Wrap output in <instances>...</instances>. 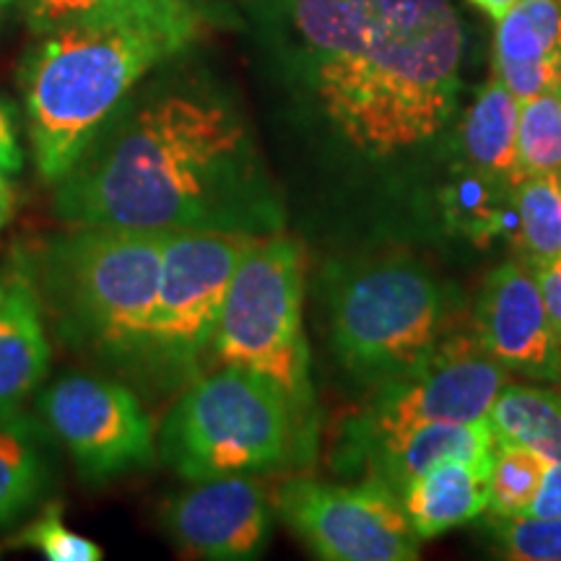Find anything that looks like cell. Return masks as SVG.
I'll use <instances>...</instances> for the list:
<instances>
[{
	"label": "cell",
	"mask_w": 561,
	"mask_h": 561,
	"mask_svg": "<svg viewBox=\"0 0 561 561\" xmlns=\"http://www.w3.org/2000/svg\"><path fill=\"white\" fill-rule=\"evenodd\" d=\"M55 214L68 227L255 237L280 224L248 125L227 102L195 91H164L117 110L55 182Z\"/></svg>",
	"instance_id": "6da1fadb"
},
{
	"label": "cell",
	"mask_w": 561,
	"mask_h": 561,
	"mask_svg": "<svg viewBox=\"0 0 561 561\" xmlns=\"http://www.w3.org/2000/svg\"><path fill=\"white\" fill-rule=\"evenodd\" d=\"M305 73L348 149L392 159L455 110L462 24L450 0H291Z\"/></svg>",
	"instance_id": "7a4b0ae2"
},
{
	"label": "cell",
	"mask_w": 561,
	"mask_h": 561,
	"mask_svg": "<svg viewBox=\"0 0 561 561\" xmlns=\"http://www.w3.org/2000/svg\"><path fill=\"white\" fill-rule=\"evenodd\" d=\"M203 30L198 0H110L37 32L21 83L39 178L55 185L133 89Z\"/></svg>",
	"instance_id": "3957f363"
},
{
	"label": "cell",
	"mask_w": 561,
	"mask_h": 561,
	"mask_svg": "<svg viewBox=\"0 0 561 561\" xmlns=\"http://www.w3.org/2000/svg\"><path fill=\"white\" fill-rule=\"evenodd\" d=\"M167 231L81 224L42 244L30 271L62 343L144 369Z\"/></svg>",
	"instance_id": "277c9868"
},
{
	"label": "cell",
	"mask_w": 561,
	"mask_h": 561,
	"mask_svg": "<svg viewBox=\"0 0 561 561\" xmlns=\"http://www.w3.org/2000/svg\"><path fill=\"white\" fill-rule=\"evenodd\" d=\"M297 413L276 385L237 367L198 377L161 424L157 450L185 481L261 473L289 462Z\"/></svg>",
	"instance_id": "5b68a950"
},
{
	"label": "cell",
	"mask_w": 561,
	"mask_h": 561,
	"mask_svg": "<svg viewBox=\"0 0 561 561\" xmlns=\"http://www.w3.org/2000/svg\"><path fill=\"white\" fill-rule=\"evenodd\" d=\"M305 268L286 237L265 234L237 265L210 351L221 367L263 377L284 392L297 416L312 409L310 346L305 335Z\"/></svg>",
	"instance_id": "8992f818"
},
{
	"label": "cell",
	"mask_w": 561,
	"mask_h": 561,
	"mask_svg": "<svg viewBox=\"0 0 561 561\" xmlns=\"http://www.w3.org/2000/svg\"><path fill=\"white\" fill-rule=\"evenodd\" d=\"M445 297L416 263L388 261L351 273L331 297V339L354 377L388 385L439 346Z\"/></svg>",
	"instance_id": "52a82bcc"
},
{
	"label": "cell",
	"mask_w": 561,
	"mask_h": 561,
	"mask_svg": "<svg viewBox=\"0 0 561 561\" xmlns=\"http://www.w3.org/2000/svg\"><path fill=\"white\" fill-rule=\"evenodd\" d=\"M257 240L242 231H167L146 371L164 385L198 371L231 276Z\"/></svg>",
	"instance_id": "ba28073f"
},
{
	"label": "cell",
	"mask_w": 561,
	"mask_h": 561,
	"mask_svg": "<svg viewBox=\"0 0 561 561\" xmlns=\"http://www.w3.org/2000/svg\"><path fill=\"white\" fill-rule=\"evenodd\" d=\"M286 525L325 561H413L421 538L401 496L382 481L339 486L294 479L278 491Z\"/></svg>",
	"instance_id": "9c48e42d"
},
{
	"label": "cell",
	"mask_w": 561,
	"mask_h": 561,
	"mask_svg": "<svg viewBox=\"0 0 561 561\" xmlns=\"http://www.w3.org/2000/svg\"><path fill=\"white\" fill-rule=\"evenodd\" d=\"M53 437L91 483L146 471L157 460V434L136 392L91 375H66L39 396Z\"/></svg>",
	"instance_id": "30bf717a"
},
{
	"label": "cell",
	"mask_w": 561,
	"mask_h": 561,
	"mask_svg": "<svg viewBox=\"0 0 561 561\" xmlns=\"http://www.w3.org/2000/svg\"><path fill=\"white\" fill-rule=\"evenodd\" d=\"M507 385L510 369L491 359L476 339L439 343L430 359L385 385L364 421L367 442L434 421L486 419Z\"/></svg>",
	"instance_id": "8fae6325"
},
{
	"label": "cell",
	"mask_w": 561,
	"mask_h": 561,
	"mask_svg": "<svg viewBox=\"0 0 561 561\" xmlns=\"http://www.w3.org/2000/svg\"><path fill=\"white\" fill-rule=\"evenodd\" d=\"M164 528L182 551L214 561L261 557L271 512L263 489L248 473L195 481L164 507Z\"/></svg>",
	"instance_id": "7c38bea8"
},
{
	"label": "cell",
	"mask_w": 561,
	"mask_h": 561,
	"mask_svg": "<svg viewBox=\"0 0 561 561\" xmlns=\"http://www.w3.org/2000/svg\"><path fill=\"white\" fill-rule=\"evenodd\" d=\"M476 343L502 367L530 377H557L561 343L533 271L504 263L483 280L476 301Z\"/></svg>",
	"instance_id": "4fadbf2b"
},
{
	"label": "cell",
	"mask_w": 561,
	"mask_h": 561,
	"mask_svg": "<svg viewBox=\"0 0 561 561\" xmlns=\"http://www.w3.org/2000/svg\"><path fill=\"white\" fill-rule=\"evenodd\" d=\"M496 439L489 419L481 421H434L413 430L369 442L375 481H382L398 496L403 489L445 460H468L489 468L494 460Z\"/></svg>",
	"instance_id": "5bb4252c"
},
{
	"label": "cell",
	"mask_w": 561,
	"mask_h": 561,
	"mask_svg": "<svg viewBox=\"0 0 561 561\" xmlns=\"http://www.w3.org/2000/svg\"><path fill=\"white\" fill-rule=\"evenodd\" d=\"M50 343L45 312L26 271L3 280L0 299V421L16 416L19 405L45 382Z\"/></svg>",
	"instance_id": "9a60e30c"
},
{
	"label": "cell",
	"mask_w": 561,
	"mask_h": 561,
	"mask_svg": "<svg viewBox=\"0 0 561 561\" xmlns=\"http://www.w3.org/2000/svg\"><path fill=\"white\" fill-rule=\"evenodd\" d=\"M405 517L421 541L473 523L489 510V468L445 460L413 479L401 494Z\"/></svg>",
	"instance_id": "2e32d148"
},
{
	"label": "cell",
	"mask_w": 561,
	"mask_h": 561,
	"mask_svg": "<svg viewBox=\"0 0 561 561\" xmlns=\"http://www.w3.org/2000/svg\"><path fill=\"white\" fill-rule=\"evenodd\" d=\"M517 117L520 102L491 76L462 115L458 144L466 164L517 185L525 174L517 161Z\"/></svg>",
	"instance_id": "e0dca14e"
},
{
	"label": "cell",
	"mask_w": 561,
	"mask_h": 561,
	"mask_svg": "<svg viewBox=\"0 0 561 561\" xmlns=\"http://www.w3.org/2000/svg\"><path fill=\"white\" fill-rule=\"evenodd\" d=\"M512 187L515 185L460 161L439 195L447 227L481 248L502 237H515L517 216Z\"/></svg>",
	"instance_id": "ac0fdd59"
},
{
	"label": "cell",
	"mask_w": 561,
	"mask_h": 561,
	"mask_svg": "<svg viewBox=\"0 0 561 561\" xmlns=\"http://www.w3.org/2000/svg\"><path fill=\"white\" fill-rule=\"evenodd\" d=\"M496 439L561 462V396L557 390L507 385L489 411Z\"/></svg>",
	"instance_id": "d6986e66"
},
{
	"label": "cell",
	"mask_w": 561,
	"mask_h": 561,
	"mask_svg": "<svg viewBox=\"0 0 561 561\" xmlns=\"http://www.w3.org/2000/svg\"><path fill=\"white\" fill-rule=\"evenodd\" d=\"M50 481L39 430L30 419L0 421V530L39 502Z\"/></svg>",
	"instance_id": "ffe728a7"
},
{
	"label": "cell",
	"mask_w": 561,
	"mask_h": 561,
	"mask_svg": "<svg viewBox=\"0 0 561 561\" xmlns=\"http://www.w3.org/2000/svg\"><path fill=\"white\" fill-rule=\"evenodd\" d=\"M523 263L536 268L561 255V185L557 174H525L512 187Z\"/></svg>",
	"instance_id": "44dd1931"
},
{
	"label": "cell",
	"mask_w": 561,
	"mask_h": 561,
	"mask_svg": "<svg viewBox=\"0 0 561 561\" xmlns=\"http://www.w3.org/2000/svg\"><path fill=\"white\" fill-rule=\"evenodd\" d=\"M561 45L559 0H515L496 19L494 58L510 62L551 60Z\"/></svg>",
	"instance_id": "7402d4cb"
},
{
	"label": "cell",
	"mask_w": 561,
	"mask_h": 561,
	"mask_svg": "<svg viewBox=\"0 0 561 561\" xmlns=\"http://www.w3.org/2000/svg\"><path fill=\"white\" fill-rule=\"evenodd\" d=\"M549 460L520 445H496L489 466V510L494 517H520L536 500Z\"/></svg>",
	"instance_id": "603a6c76"
},
{
	"label": "cell",
	"mask_w": 561,
	"mask_h": 561,
	"mask_svg": "<svg viewBox=\"0 0 561 561\" xmlns=\"http://www.w3.org/2000/svg\"><path fill=\"white\" fill-rule=\"evenodd\" d=\"M517 161L523 174H557L561 167V91L553 87L520 104Z\"/></svg>",
	"instance_id": "cb8c5ba5"
},
{
	"label": "cell",
	"mask_w": 561,
	"mask_h": 561,
	"mask_svg": "<svg viewBox=\"0 0 561 561\" xmlns=\"http://www.w3.org/2000/svg\"><path fill=\"white\" fill-rule=\"evenodd\" d=\"M11 546L21 549H34L50 561H100L104 551L100 543L89 541L87 536L68 528L62 520V510L58 502H50L42 515L34 517L30 525H24L16 536L11 538Z\"/></svg>",
	"instance_id": "d4e9b609"
},
{
	"label": "cell",
	"mask_w": 561,
	"mask_h": 561,
	"mask_svg": "<svg viewBox=\"0 0 561 561\" xmlns=\"http://www.w3.org/2000/svg\"><path fill=\"white\" fill-rule=\"evenodd\" d=\"M496 549L512 561H561V517H496Z\"/></svg>",
	"instance_id": "484cf974"
},
{
	"label": "cell",
	"mask_w": 561,
	"mask_h": 561,
	"mask_svg": "<svg viewBox=\"0 0 561 561\" xmlns=\"http://www.w3.org/2000/svg\"><path fill=\"white\" fill-rule=\"evenodd\" d=\"M494 76L500 79L517 102H528L533 96L553 89V68L551 60L538 62H510L494 58Z\"/></svg>",
	"instance_id": "4316f807"
},
{
	"label": "cell",
	"mask_w": 561,
	"mask_h": 561,
	"mask_svg": "<svg viewBox=\"0 0 561 561\" xmlns=\"http://www.w3.org/2000/svg\"><path fill=\"white\" fill-rule=\"evenodd\" d=\"M102 3H110V0H26V21H30L32 32H45L60 21L81 16Z\"/></svg>",
	"instance_id": "83f0119b"
},
{
	"label": "cell",
	"mask_w": 561,
	"mask_h": 561,
	"mask_svg": "<svg viewBox=\"0 0 561 561\" xmlns=\"http://www.w3.org/2000/svg\"><path fill=\"white\" fill-rule=\"evenodd\" d=\"M24 170V151H21L16 117H13L11 104L0 100V172L5 178H16Z\"/></svg>",
	"instance_id": "f1b7e54d"
},
{
	"label": "cell",
	"mask_w": 561,
	"mask_h": 561,
	"mask_svg": "<svg viewBox=\"0 0 561 561\" xmlns=\"http://www.w3.org/2000/svg\"><path fill=\"white\" fill-rule=\"evenodd\" d=\"M530 271L538 280V289H541V294H543L553 333H557V339L561 343V255L553 257V261L536 265V268H530Z\"/></svg>",
	"instance_id": "f546056e"
},
{
	"label": "cell",
	"mask_w": 561,
	"mask_h": 561,
	"mask_svg": "<svg viewBox=\"0 0 561 561\" xmlns=\"http://www.w3.org/2000/svg\"><path fill=\"white\" fill-rule=\"evenodd\" d=\"M525 515L530 517H561V462H549L546 466L543 481L538 486L536 500Z\"/></svg>",
	"instance_id": "4dcf8cb0"
},
{
	"label": "cell",
	"mask_w": 561,
	"mask_h": 561,
	"mask_svg": "<svg viewBox=\"0 0 561 561\" xmlns=\"http://www.w3.org/2000/svg\"><path fill=\"white\" fill-rule=\"evenodd\" d=\"M13 187H11V178H5L3 172H0V231L5 229V224L11 221L13 216Z\"/></svg>",
	"instance_id": "1f68e13d"
},
{
	"label": "cell",
	"mask_w": 561,
	"mask_h": 561,
	"mask_svg": "<svg viewBox=\"0 0 561 561\" xmlns=\"http://www.w3.org/2000/svg\"><path fill=\"white\" fill-rule=\"evenodd\" d=\"M471 3L481 5V9L486 11V13H491V16H494V19H500L502 13L507 11L512 3H515V0H471Z\"/></svg>",
	"instance_id": "d6a6232c"
},
{
	"label": "cell",
	"mask_w": 561,
	"mask_h": 561,
	"mask_svg": "<svg viewBox=\"0 0 561 561\" xmlns=\"http://www.w3.org/2000/svg\"><path fill=\"white\" fill-rule=\"evenodd\" d=\"M551 68H553V87L561 91V45L557 47V53L551 55Z\"/></svg>",
	"instance_id": "836d02e7"
},
{
	"label": "cell",
	"mask_w": 561,
	"mask_h": 561,
	"mask_svg": "<svg viewBox=\"0 0 561 561\" xmlns=\"http://www.w3.org/2000/svg\"><path fill=\"white\" fill-rule=\"evenodd\" d=\"M13 3H16V0H0V21H3V16H5V13H9V9H11Z\"/></svg>",
	"instance_id": "e575fe53"
},
{
	"label": "cell",
	"mask_w": 561,
	"mask_h": 561,
	"mask_svg": "<svg viewBox=\"0 0 561 561\" xmlns=\"http://www.w3.org/2000/svg\"><path fill=\"white\" fill-rule=\"evenodd\" d=\"M0 299H3V280H0Z\"/></svg>",
	"instance_id": "d590c367"
},
{
	"label": "cell",
	"mask_w": 561,
	"mask_h": 561,
	"mask_svg": "<svg viewBox=\"0 0 561 561\" xmlns=\"http://www.w3.org/2000/svg\"><path fill=\"white\" fill-rule=\"evenodd\" d=\"M557 180H559V185H561V167H559V172H557Z\"/></svg>",
	"instance_id": "8d00e7d4"
},
{
	"label": "cell",
	"mask_w": 561,
	"mask_h": 561,
	"mask_svg": "<svg viewBox=\"0 0 561 561\" xmlns=\"http://www.w3.org/2000/svg\"><path fill=\"white\" fill-rule=\"evenodd\" d=\"M559 5H561V0H559Z\"/></svg>",
	"instance_id": "74e56055"
}]
</instances>
